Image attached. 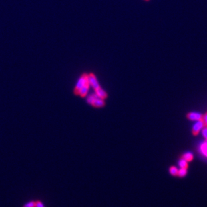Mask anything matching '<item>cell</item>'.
<instances>
[{"mask_svg":"<svg viewBox=\"0 0 207 207\" xmlns=\"http://www.w3.org/2000/svg\"><path fill=\"white\" fill-rule=\"evenodd\" d=\"M88 83H89V81H88V75L84 74V75H82L81 77L79 78L78 81L77 82V84L75 85V93L76 94H78L80 89L83 86H85V85L88 84Z\"/></svg>","mask_w":207,"mask_h":207,"instance_id":"6da1fadb","label":"cell"},{"mask_svg":"<svg viewBox=\"0 0 207 207\" xmlns=\"http://www.w3.org/2000/svg\"><path fill=\"white\" fill-rule=\"evenodd\" d=\"M88 81H89L90 86L93 87L95 90L100 87V85H99L98 80H97V77H95L94 74L91 73L88 75Z\"/></svg>","mask_w":207,"mask_h":207,"instance_id":"7a4b0ae2","label":"cell"},{"mask_svg":"<svg viewBox=\"0 0 207 207\" xmlns=\"http://www.w3.org/2000/svg\"><path fill=\"white\" fill-rule=\"evenodd\" d=\"M204 127V124L202 120H199L195 121L194 125L192 126V133L194 135H196L199 133L200 130H202L203 128Z\"/></svg>","mask_w":207,"mask_h":207,"instance_id":"3957f363","label":"cell"},{"mask_svg":"<svg viewBox=\"0 0 207 207\" xmlns=\"http://www.w3.org/2000/svg\"><path fill=\"white\" fill-rule=\"evenodd\" d=\"M187 117H188V119H190V120H191L197 121L199 120H202V115L199 112H190L188 115H187Z\"/></svg>","mask_w":207,"mask_h":207,"instance_id":"277c9868","label":"cell"},{"mask_svg":"<svg viewBox=\"0 0 207 207\" xmlns=\"http://www.w3.org/2000/svg\"><path fill=\"white\" fill-rule=\"evenodd\" d=\"M91 105H93V106L95 107H97V108H101V107H103L105 105V102L103 99L101 98V97H99L97 95Z\"/></svg>","mask_w":207,"mask_h":207,"instance_id":"5b68a950","label":"cell"},{"mask_svg":"<svg viewBox=\"0 0 207 207\" xmlns=\"http://www.w3.org/2000/svg\"><path fill=\"white\" fill-rule=\"evenodd\" d=\"M89 87H90L89 83H88V84L85 85V86H83L81 89H80L79 91V93H78V94L81 95V97H85L86 95H87L88 92H89Z\"/></svg>","mask_w":207,"mask_h":207,"instance_id":"8992f818","label":"cell"},{"mask_svg":"<svg viewBox=\"0 0 207 207\" xmlns=\"http://www.w3.org/2000/svg\"><path fill=\"white\" fill-rule=\"evenodd\" d=\"M95 93H96V95H97V96L101 97V98L102 99H104L105 98V97H107V93L105 91L103 90V89L101 88V87H100L99 88H98L97 89H96L95 90Z\"/></svg>","mask_w":207,"mask_h":207,"instance_id":"52a82bcc","label":"cell"},{"mask_svg":"<svg viewBox=\"0 0 207 207\" xmlns=\"http://www.w3.org/2000/svg\"><path fill=\"white\" fill-rule=\"evenodd\" d=\"M200 151L203 155L207 157V141L203 142L200 146Z\"/></svg>","mask_w":207,"mask_h":207,"instance_id":"ba28073f","label":"cell"},{"mask_svg":"<svg viewBox=\"0 0 207 207\" xmlns=\"http://www.w3.org/2000/svg\"><path fill=\"white\" fill-rule=\"evenodd\" d=\"M182 158L188 162L190 161L193 159V154L192 153H190V152H186V153L184 154Z\"/></svg>","mask_w":207,"mask_h":207,"instance_id":"9c48e42d","label":"cell"},{"mask_svg":"<svg viewBox=\"0 0 207 207\" xmlns=\"http://www.w3.org/2000/svg\"><path fill=\"white\" fill-rule=\"evenodd\" d=\"M178 166L180 168H186L188 167V161L184 159H181L178 161Z\"/></svg>","mask_w":207,"mask_h":207,"instance_id":"30bf717a","label":"cell"},{"mask_svg":"<svg viewBox=\"0 0 207 207\" xmlns=\"http://www.w3.org/2000/svg\"><path fill=\"white\" fill-rule=\"evenodd\" d=\"M187 173V169L186 168H180L178 169V175L180 177H184Z\"/></svg>","mask_w":207,"mask_h":207,"instance_id":"8fae6325","label":"cell"},{"mask_svg":"<svg viewBox=\"0 0 207 207\" xmlns=\"http://www.w3.org/2000/svg\"><path fill=\"white\" fill-rule=\"evenodd\" d=\"M97 96L96 93H94V94H91L90 95L88 96L87 100V102L89 104H92V103H93V101H94V99L95 98V97Z\"/></svg>","mask_w":207,"mask_h":207,"instance_id":"7c38bea8","label":"cell"},{"mask_svg":"<svg viewBox=\"0 0 207 207\" xmlns=\"http://www.w3.org/2000/svg\"><path fill=\"white\" fill-rule=\"evenodd\" d=\"M178 169L176 167H171L170 168V173L172 175H178Z\"/></svg>","mask_w":207,"mask_h":207,"instance_id":"4fadbf2b","label":"cell"},{"mask_svg":"<svg viewBox=\"0 0 207 207\" xmlns=\"http://www.w3.org/2000/svg\"><path fill=\"white\" fill-rule=\"evenodd\" d=\"M24 207H36V202L34 201H30L24 205Z\"/></svg>","mask_w":207,"mask_h":207,"instance_id":"5bb4252c","label":"cell"},{"mask_svg":"<svg viewBox=\"0 0 207 207\" xmlns=\"http://www.w3.org/2000/svg\"><path fill=\"white\" fill-rule=\"evenodd\" d=\"M202 134L203 136H204L205 139H206V140L207 141V127H204L202 129Z\"/></svg>","mask_w":207,"mask_h":207,"instance_id":"9a60e30c","label":"cell"},{"mask_svg":"<svg viewBox=\"0 0 207 207\" xmlns=\"http://www.w3.org/2000/svg\"><path fill=\"white\" fill-rule=\"evenodd\" d=\"M202 120L203 121V122H204V126H207V114H206L204 116H202Z\"/></svg>","mask_w":207,"mask_h":207,"instance_id":"2e32d148","label":"cell"},{"mask_svg":"<svg viewBox=\"0 0 207 207\" xmlns=\"http://www.w3.org/2000/svg\"><path fill=\"white\" fill-rule=\"evenodd\" d=\"M36 207H45V206L42 202L38 200L36 202Z\"/></svg>","mask_w":207,"mask_h":207,"instance_id":"e0dca14e","label":"cell"},{"mask_svg":"<svg viewBox=\"0 0 207 207\" xmlns=\"http://www.w3.org/2000/svg\"><path fill=\"white\" fill-rule=\"evenodd\" d=\"M146 1H148V0H146Z\"/></svg>","mask_w":207,"mask_h":207,"instance_id":"ac0fdd59","label":"cell"}]
</instances>
